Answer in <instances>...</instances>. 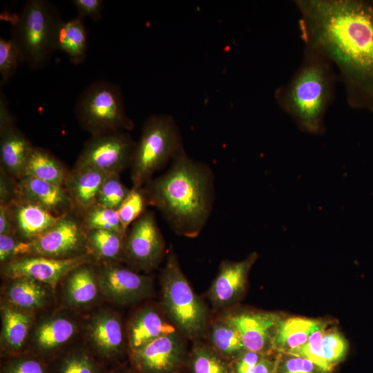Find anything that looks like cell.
I'll use <instances>...</instances> for the list:
<instances>
[{
  "mask_svg": "<svg viewBox=\"0 0 373 373\" xmlns=\"http://www.w3.org/2000/svg\"><path fill=\"white\" fill-rule=\"evenodd\" d=\"M100 292L110 301L118 305H130L151 295L152 276L119 265L117 262L102 263L97 268Z\"/></svg>",
  "mask_w": 373,
  "mask_h": 373,
  "instance_id": "11",
  "label": "cell"
},
{
  "mask_svg": "<svg viewBox=\"0 0 373 373\" xmlns=\"http://www.w3.org/2000/svg\"><path fill=\"white\" fill-rule=\"evenodd\" d=\"M189 362L192 373H233L231 362L205 345L193 347Z\"/></svg>",
  "mask_w": 373,
  "mask_h": 373,
  "instance_id": "32",
  "label": "cell"
},
{
  "mask_svg": "<svg viewBox=\"0 0 373 373\" xmlns=\"http://www.w3.org/2000/svg\"><path fill=\"white\" fill-rule=\"evenodd\" d=\"M30 140L17 126L3 92H0L1 169L18 180L22 177L26 161L34 149Z\"/></svg>",
  "mask_w": 373,
  "mask_h": 373,
  "instance_id": "14",
  "label": "cell"
},
{
  "mask_svg": "<svg viewBox=\"0 0 373 373\" xmlns=\"http://www.w3.org/2000/svg\"><path fill=\"white\" fill-rule=\"evenodd\" d=\"M108 373H137L133 368L118 367Z\"/></svg>",
  "mask_w": 373,
  "mask_h": 373,
  "instance_id": "47",
  "label": "cell"
},
{
  "mask_svg": "<svg viewBox=\"0 0 373 373\" xmlns=\"http://www.w3.org/2000/svg\"><path fill=\"white\" fill-rule=\"evenodd\" d=\"M50 373H104L99 363L86 349H75L57 358Z\"/></svg>",
  "mask_w": 373,
  "mask_h": 373,
  "instance_id": "31",
  "label": "cell"
},
{
  "mask_svg": "<svg viewBox=\"0 0 373 373\" xmlns=\"http://www.w3.org/2000/svg\"><path fill=\"white\" fill-rule=\"evenodd\" d=\"M177 329L157 309L146 306L132 317L128 329L131 352H135L155 339L172 333Z\"/></svg>",
  "mask_w": 373,
  "mask_h": 373,
  "instance_id": "20",
  "label": "cell"
},
{
  "mask_svg": "<svg viewBox=\"0 0 373 373\" xmlns=\"http://www.w3.org/2000/svg\"><path fill=\"white\" fill-rule=\"evenodd\" d=\"M325 332V327L317 329L310 335L304 345L284 354L305 357L317 365L323 373H330L333 369L325 360L323 351L322 342Z\"/></svg>",
  "mask_w": 373,
  "mask_h": 373,
  "instance_id": "37",
  "label": "cell"
},
{
  "mask_svg": "<svg viewBox=\"0 0 373 373\" xmlns=\"http://www.w3.org/2000/svg\"><path fill=\"white\" fill-rule=\"evenodd\" d=\"M185 345L177 332L160 336L131 352L137 373H178L186 361Z\"/></svg>",
  "mask_w": 373,
  "mask_h": 373,
  "instance_id": "13",
  "label": "cell"
},
{
  "mask_svg": "<svg viewBox=\"0 0 373 373\" xmlns=\"http://www.w3.org/2000/svg\"><path fill=\"white\" fill-rule=\"evenodd\" d=\"M370 1H371V2L373 3V0H370Z\"/></svg>",
  "mask_w": 373,
  "mask_h": 373,
  "instance_id": "48",
  "label": "cell"
},
{
  "mask_svg": "<svg viewBox=\"0 0 373 373\" xmlns=\"http://www.w3.org/2000/svg\"><path fill=\"white\" fill-rule=\"evenodd\" d=\"M211 340L212 347L230 362L245 350L238 330L220 318L211 325Z\"/></svg>",
  "mask_w": 373,
  "mask_h": 373,
  "instance_id": "30",
  "label": "cell"
},
{
  "mask_svg": "<svg viewBox=\"0 0 373 373\" xmlns=\"http://www.w3.org/2000/svg\"><path fill=\"white\" fill-rule=\"evenodd\" d=\"M60 19L57 9L47 1L28 0L24 3L11 38L29 67L43 66L55 51V30Z\"/></svg>",
  "mask_w": 373,
  "mask_h": 373,
  "instance_id": "6",
  "label": "cell"
},
{
  "mask_svg": "<svg viewBox=\"0 0 373 373\" xmlns=\"http://www.w3.org/2000/svg\"><path fill=\"white\" fill-rule=\"evenodd\" d=\"M110 175L86 167H75L68 171L65 188L75 209L82 214L89 207L96 204L99 191Z\"/></svg>",
  "mask_w": 373,
  "mask_h": 373,
  "instance_id": "21",
  "label": "cell"
},
{
  "mask_svg": "<svg viewBox=\"0 0 373 373\" xmlns=\"http://www.w3.org/2000/svg\"><path fill=\"white\" fill-rule=\"evenodd\" d=\"M276 358L272 360L265 355L256 366L253 373H276Z\"/></svg>",
  "mask_w": 373,
  "mask_h": 373,
  "instance_id": "46",
  "label": "cell"
},
{
  "mask_svg": "<svg viewBox=\"0 0 373 373\" xmlns=\"http://www.w3.org/2000/svg\"><path fill=\"white\" fill-rule=\"evenodd\" d=\"M91 345L99 356L113 360L124 349V332L122 321L115 313L102 311L95 315L88 327Z\"/></svg>",
  "mask_w": 373,
  "mask_h": 373,
  "instance_id": "18",
  "label": "cell"
},
{
  "mask_svg": "<svg viewBox=\"0 0 373 373\" xmlns=\"http://www.w3.org/2000/svg\"><path fill=\"white\" fill-rule=\"evenodd\" d=\"M9 206L14 232L21 241L27 242L37 238L52 227L61 217L37 204L20 198L15 200Z\"/></svg>",
  "mask_w": 373,
  "mask_h": 373,
  "instance_id": "19",
  "label": "cell"
},
{
  "mask_svg": "<svg viewBox=\"0 0 373 373\" xmlns=\"http://www.w3.org/2000/svg\"><path fill=\"white\" fill-rule=\"evenodd\" d=\"M131 189L126 186L119 178V174L110 175L102 184L96 203L117 210L128 195Z\"/></svg>",
  "mask_w": 373,
  "mask_h": 373,
  "instance_id": "36",
  "label": "cell"
},
{
  "mask_svg": "<svg viewBox=\"0 0 373 373\" xmlns=\"http://www.w3.org/2000/svg\"><path fill=\"white\" fill-rule=\"evenodd\" d=\"M84 224L87 230L102 229L116 231L126 235L117 211L95 204L82 214Z\"/></svg>",
  "mask_w": 373,
  "mask_h": 373,
  "instance_id": "33",
  "label": "cell"
},
{
  "mask_svg": "<svg viewBox=\"0 0 373 373\" xmlns=\"http://www.w3.org/2000/svg\"><path fill=\"white\" fill-rule=\"evenodd\" d=\"M91 263H86L75 268L64 278V298L68 305L85 306L96 299L100 290L97 268H94Z\"/></svg>",
  "mask_w": 373,
  "mask_h": 373,
  "instance_id": "24",
  "label": "cell"
},
{
  "mask_svg": "<svg viewBox=\"0 0 373 373\" xmlns=\"http://www.w3.org/2000/svg\"><path fill=\"white\" fill-rule=\"evenodd\" d=\"M72 3L80 18L89 17L96 21L102 18L104 5L103 0H73Z\"/></svg>",
  "mask_w": 373,
  "mask_h": 373,
  "instance_id": "42",
  "label": "cell"
},
{
  "mask_svg": "<svg viewBox=\"0 0 373 373\" xmlns=\"http://www.w3.org/2000/svg\"><path fill=\"white\" fill-rule=\"evenodd\" d=\"M76 332L75 323L66 317L57 316L44 321L33 332L35 354L43 358L52 354L66 345Z\"/></svg>",
  "mask_w": 373,
  "mask_h": 373,
  "instance_id": "22",
  "label": "cell"
},
{
  "mask_svg": "<svg viewBox=\"0 0 373 373\" xmlns=\"http://www.w3.org/2000/svg\"><path fill=\"white\" fill-rule=\"evenodd\" d=\"M17 180L0 170V204L10 205L17 198Z\"/></svg>",
  "mask_w": 373,
  "mask_h": 373,
  "instance_id": "43",
  "label": "cell"
},
{
  "mask_svg": "<svg viewBox=\"0 0 373 373\" xmlns=\"http://www.w3.org/2000/svg\"><path fill=\"white\" fill-rule=\"evenodd\" d=\"M5 287L8 303L22 310L31 312L44 307L48 299L46 285L28 278H13Z\"/></svg>",
  "mask_w": 373,
  "mask_h": 373,
  "instance_id": "27",
  "label": "cell"
},
{
  "mask_svg": "<svg viewBox=\"0 0 373 373\" xmlns=\"http://www.w3.org/2000/svg\"><path fill=\"white\" fill-rule=\"evenodd\" d=\"M283 354L276 358V373H323L310 360L294 354Z\"/></svg>",
  "mask_w": 373,
  "mask_h": 373,
  "instance_id": "40",
  "label": "cell"
},
{
  "mask_svg": "<svg viewBox=\"0 0 373 373\" xmlns=\"http://www.w3.org/2000/svg\"><path fill=\"white\" fill-rule=\"evenodd\" d=\"M86 254L70 258L58 259L39 256H20L3 265L2 274L8 279L35 280L55 289L57 284L75 268L93 262Z\"/></svg>",
  "mask_w": 373,
  "mask_h": 373,
  "instance_id": "12",
  "label": "cell"
},
{
  "mask_svg": "<svg viewBox=\"0 0 373 373\" xmlns=\"http://www.w3.org/2000/svg\"><path fill=\"white\" fill-rule=\"evenodd\" d=\"M124 234L102 230H87L88 251L92 256L105 262L124 260Z\"/></svg>",
  "mask_w": 373,
  "mask_h": 373,
  "instance_id": "29",
  "label": "cell"
},
{
  "mask_svg": "<svg viewBox=\"0 0 373 373\" xmlns=\"http://www.w3.org/2000/svg\"><path fill=\"white\" fill-rule=\"evenodd\" d=\"M183 150L181 131L173 117L165 114L149 117L142 126L131 166L132 187L142 188Z\"/></svg>",
  "mask_w": 373,
  "mask_h": 373,
  "instance_id": "5",
  "label": "cell"
},
{
  "mask_svg": "<svg viewBox=\"0 0 373 373\" xmlns=\"http://www.w3.org/2000/svg\"><path fill=\"white\" fill-rule=\"evenodd\" d=\"M137 142L127 131L91 135L74 165L94 169L108 175L120 174L131 166Z\"/></svg>",
  "mask_w": 373,
  "mask_h": 373,
  "instance_id": "9",
  "label": "cell"
},
{
  "mask_svg": "<svg viewBox=\"0 0 373 373\" xmlns=\"http://www.w3.org/2000/svg\"><path fill=\"white\" fill-rule=\"evenodd\" d=\"M337 79L332 64L319 52L305 46L299 66L287 82L275 90L274 97L302 131L321 135Z\"/></svg>",
  "mask_w": 373,
  "mask_h": 373,
  "instance_id": "3",
  "label": "cell"
},
{
  "mask_svg": "<svg viewBox=\"0 0 373 373\" xmlns=\"http://www.w3.org/2000/svg\"><path fill=\"white\" fill-rule=\"evenodd\" d=\"M263 356L265 355L245 350L231 362L233 373H253Z\"/></svg>",
  "mask_w": 373,
  "mask_h": 373,
  "instance_id": "41",
  "label": "cell"
},
{
  "mask_svg": "<svg viewBox=\"0 0 373 373\" xmlns=\"http://www.w3.org/2000/svg\"><path fill=\"white\" fill-rule=\"evenodd\" d=\"M1 373H50L44 358L35 354L8 356L1 364Z\"/></svg>",
  "mask_w": 373,
  "mask_h": 373,
  "instance_id": "35",
  "label": "cell"
},
{
  "mask_svg": "<svg viewBox=\"0 0 373 373\" xmlns=\"http://www.w3.org/2000/svg\"><path fill=\"white\" fill-rule=\"evenodd\" d=\"M87 46V34L82 19L77 17L64 21L61 18L55 30V50L63 51L72 63L79 64L86 57Z\"/></svg>",
  "mask_w": 373,
  "mask_h": 373,
  "instance_id": "25",
  "label": "cell"
},
{
  "mask_svg": "<svg viewBox=\"0 0 373 373\" xmlns=\"http://www.w3.org/2000/svg\"><path fill=\"white\" fill-rule=\"evenodd\" d=\"M325 326L321 321L303 317L280 319L271 345L280 353H288L304 345L313 332Z\"/></svg>",
  "mask_w": 373,
  "mask_h": 373,
  "instance_id": "26",
  "label": "cell"
},
{
  "mask_svg": "<svg viewBox=\"0 0 373 373\" xmlns=\"http://www.w3.org/2000/svg\"><path fill=\"white\" fill-rule=\"evenodd\" d=\"M21 63L23 57L15 41L0 37L1 87L15 75Z\"/></svg>",
  "mask_w": 373,
  "mask_h": 373,
  "instance_id": "38",
  "label": "cell"
},
{
  "mask_svg": "<svg viewBox=\"0 0 373 373\" xmlns=\"http://www.w3.org/2000/svg\"><path fill=\"white\" fill-rule=\"evenodd\" d=\"M220 319L233 326L239 332L244 347L265 355L271 345L280 316L272 312H240L224 314Z\"/></svg>",
  "mask_w": 373,
  "mask_h": 373,
  "instance_id": "15",
  "label": "cell"
},
{
  "mask_svg": "<svg viewBox=\"0 0 373 373\" xmlns=\"http://www.w3.org/2000/svg\"><path fill=\"white\" fill-rule=\"evenodd\" d=\"M12 233L15 232L10 206L0 204V235Z\"/></svg>",
  "mask_w": 373,
  "mask_h": 373,
  "instance_id": "45",
  "label": "cell"
},
{
  "mask_svg": "<svg viewBox=\"0 0 373 373\" xmlns=\"http://www.w3.org/2000/svg\"><path fill=\"white\" fill-rule=\"evenodd\" d=\"M149 205L156 207L178 236L196 238L214 203V175L209 166L182 151L162 175L143 187Z\"/></svg>",
  "mask_w": 373,
  "mask_h": 373,
  "instance_id": "2",
  "label": "cell"
},
{
  "mask_svg": "<svg viewBox=\"0 0 373 373\" xmlns=\"http://www.w3.org/2000/svg\"><path fill=\"white\" fill-rule=\"evenodd\" d=\"M160 284L162 307L167 318L184 336H200L208 324L207 308L191 288L172 249L161 271Z\"/></svg>",
  "mask_w": 373,
  "mask_h": 373,
  "instance_id": "4",
  "label": "cell"
},
{
  "mask_svg": "<svg viewBox=\"0 0 373 373\" xmlns=\"http://www.w3.org/2000/svg\"><path fill=\"white\" fill-rule=\"evenodd\" d=\"M1 349L8 356L21 354L32 321L30 312L8 303L1 305Z\"/></svg>",
  "mask_w": 373,
  "mask_h": 373,
  "instance_id": "23",
  "label": "cell"
},
{
  "mask_svg": "<svg viewBox=\"0 0 373 373\" xmlns=\"http://www.w3.org/2000/svg\"><path fill=\"white\" fill-rule=\"evenodd\" d=\"M147 205L149 203L143 188L132 187L117 210L126 233L130 226L146 211Z\"/></svg>",
  "mask_w": 373,
  "mask_h": 373,
  "instance_id": "34",
  "label": "cell"
},
{
  "mask_svg": "<svg viewBox=\"0 0 373 373\" xmlns=\"http://www.w3.org/2000/svg\"><path fill=\"white\" fill-rule=\"evenodd\" d=\"M89 254L87 229L75 211L59 218L55 224L37 238L20 241L16 256H39L66 259Z\"/></svg>",
  "mask_w": 373,
  "mask_h": 373,
  "instance_id": "8",
  "label": "cell"
},
{
  "mask_svg": "<svg viewBox=\"0 0 373 373\" xmlns=\"http://www.w3.org/2000/svg\"><path fill=\"white\" fill-rule=\"evenodd\" d=\"M257 259L251 253L240 261L223 260L209 291L212 305L223 308L232 305L243 292L250 269Z\"/></svg>",
  "mask_w": 373,
  "mask_h": 373,
  "instance_id": "16",
  "label": "cell"
},
{
  "mask_svg": "<svg viewBox=\"0 0 373 373\" xmlns=\"http://www.w3.org/2000/svg\"><path fill=\"white\" fill-rule=\"evenodd\" d=\"M165 242L152 211H146L128 229L124 260L131 269L149 273L162 262Z\"/></svg>",
  "mask_w": 373,
  "mask_h": 373,
  "instance_id": "10",
  "label": "cell"
},
{
  "mask_svg": "<svg viewBox=\"0 0 373 373\" xmlns=\"http://www.w3.org/2000/svg\"><path fill=\"white\" fill-rule=\"evenodd\" d=\"M75 113L80 126L91 135L128 132L135 126L126 112L120 88L106 81H95L83 90Z\"/></svg>",
  "mask_w": 373,
  "mask_h": 373,
  "instance_id": "7",
  "label": "cell"
},
{
  "mask_svg": "<svg viewBox=\"0 0 373 373\" xmlns=\"http://www.w3.org/2000/svg\"><path fill=\"white\" fill-rule=\"evenodd\" d=\"M17 198L37 204L61 216L76 211L65 186L29 176L17 180Z\"/></svg>",
  "mask_w": 373,
  "mask_h": 373,
  "instance_id": "17",
  "label": "cell"
},
{
  "mask_svg": "<svg viewBox=\"0 0 373 373\" xmlns=\"http://www.w3.org/2000/svg\"><path fill=\"white\" fill-rule=\"evenodd\" d=\"M20 241L15 233L0 235V262L1 265L8 263L17 257L16 249Z\"/></svg>",
  "mask_w": 373,
  "mask_h": 373,
  "instance_id": "44",
  "label": "cell"
},
{
  "mask_svg": "<svg viewBox=\"0 0 373 373\" xmlns=\"http://www.w3.org/2000/svg\"><path fill=\"white\" fill-rule=\"evenodd\" d=\"M294 3L304 45L332 64L350 107L373 113V3L370 0Z\"/></svg>",
  "mask_w": 373,
  "mask_h": 373,
  "instance_id": "1",
  "label": "cell"
},
{
  "mask_svg": "<svg viewBox=\"0 0 373 373\" xmlns=\"http://www.w3.org/2000/svg\"><path fill=\"white\" fill-rule=\"evenodd\" d=\"M68 173L57 157L44 149L35 146L26 161L22 177H32L64 186Z\"/></svg>",
  "mask_w": 373,
  "mask_h": 373,
  "instance_id": "28",
  "label": "cell"
},
{
  "mask_svg": "<svg viewBox=\"0 0 373 373\" xmlns=\"http://www.w3.org/2000/svg\"><path fill=\"white\" fill-rule=\"evenodd\" d=\"M322 345L324 358L332 369L344 358L348 349L346 340L336 330L325 332Z\"/></svg>",
  "mask_w": 373,
  "mask_h": 373,
  "instance_id": "39",
  "label": "cell"
}]
</instances>
